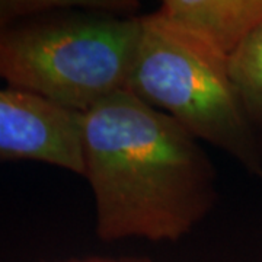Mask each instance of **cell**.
Listing matches in <instances>:
<instances>
[{
  "instance_id": "6da1fadb",
  "label": "cell",
  "mask_w": 262,
  "mask_h": 262,
  "mask_svg": "<svg viewBox=\"0 0 262 262\" xmlns=\"http://www.w3.org/2000/svg\"><path fill=\"white\" fill-rule=\"evenodd\" d=\"M82 156L106 244L178 242L215 204L214 165L200 141L130 91L82 115Z\"/></svg>"
},
{
  "instance_id": "7a4b0ae2",
  "label": "cell",
  "mask_w": 262,
  "mask_h": 262,
  "mask_svg": "<svg viewBox=\"0 0 262 262\" xmlns=\"http://www.w3.org/2000/svg\"><path fill=\"white\" fill-rule=\"evenodd\" d=\"M139 3L76 0L0 31V79L76 114L127 91Z\"/></svg>"
},
{
  "instance_id": "3957f363",
  "label": "cell",
  "mask_w": 262,
  "mask_h": 262,
  "mask_svg": "<svg viewBox=\"0 0 262 262\" xmlns=\"http://www.w3.org/2000/svg\"><path fill=\"white\" fill-rule=\"evenodd\" d=\"M127 91L262 177V141L234 89L229 58L158 10L140 16Z\"/></svg>"
},
{
  "instance_id": "277c9868",
  "label": "cell",
  "mask_w": 262,
  "mask_h": 262,
  "mask_svg": "<svg viewBox=\"0 0 262 262\" xmlns=\"http://www.w3.org/2000/svg\"><path fill=\"white\" fill-rule=\"evenodd\" d=\"M39 162L83 177L82 114L0 88V163Z\"/></svg>"
},
{
  "instance_id": "5b68a950",
  "label": "cell",
  "mask_w": 262,
  "mask_h": 262,
  "mask_svg": "<svg viewBox=\"0 0 262 262\" xmlns=\"http://www.w3.org/2000/svg\"><path fill=\"white\" fill-rule=\"evenodd\" d=\"M158 12L226 58L262 24V0H165Z\"/></svg>"
},
{
  "instance_id": "8992f818",
  "label": "cell",
  "mask_w": 262,
  "mask_h": 262,
  "mask_svg": "<svg viewBox=\"0 0 262 262\" xmlns=\"http://www.w3.org/2000/svg\"><path fill=\"white\" fill-rule=\"evenodd\" d=\"M229 72L245 113L262 141V24L230 56Z\"/></svg>"
},
{
  "instance_id": "52a82bcc",
  "label": "cell",
  "mask_w": 262,
  "mask_h": 262,
  "mask_svg": "<svg viewBox=\"0 0 262 262\" xmlns=\"http://www.w3.org/2000/svg\"><path fill=\"white\" fill-rule=\"evenodd\" d=\"M76 0H0V31L50 10L70 6Z\"/></svg>"
},
{
  "instance_id": "ba28073f",
  "label": "cell",
  "mask_w": 262,
  "mask_h": 262,
  "mask_svg": "<svg viewBox=\"0 0 262 262\" xmlns=\"http://www.w3.org/2000/svg\"><path fill=\"white\" fill-rule=\"evenodd\" d=\"M56 262H153L147 258H108V256H86V258H70L66 261Z\"/></svg>"
}]
</instances>
